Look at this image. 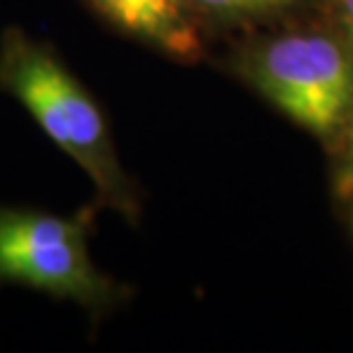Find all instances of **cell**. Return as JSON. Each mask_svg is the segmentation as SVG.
<instances>
[{
	"instance_id": "1",
	"label": "cell",
	"mask_w": 353,
	"mask_h": 353,
	"mask_svg": "<svg viewBox=\"0 0 353 353\" xmlns=\"http://www.w3.org/2000/svg\"><path fill=\"white\" fill-rule=\"evenodd\" d=\"M0 90L34 117L41 131L94 183L99 202L124 218L138 216V197L119 165L108 122L85 85L41 41L10 28L0 37Z\"/></svg>"
},
{
	"instance_id": "2",
	"label": "cell",
	"mask_w": 353,
	"mask_h": 353,
	"mask_svg": "<svg viewBox=\"0 0 353 353\" xmlns=\"http://www.w3.org/2000/svg\"><path fill=\"white\" fill-rule=\"evenodd\" d=\"M94 207L74 216L0 207V285L30 287L99 314L124 296L90 255Z\"/></svg>"
},
{
	"instance_id": "3",
	"label": "cell",
	"mask_w": 353,
	"mask_h": 353,
	"mask_svg": "<svg viewBox=\"0 0 353 353\" xmlns=\"http://www.w3.org/2000/svg\"><path fill=\"white\" fill-rule=\"evenodd\" d=\"M241 74L303 129L326 136L353 103V60L321 34H289L250 51Z\"/></svg>"
},
{
	"instance_id": "4",
	"label": "cell",
	"mask_w": 353,
	"mask_h": 353,
	"mask_svg": "<svg viewBox=\"0 0 353 353\" xmlns=\"http://www.w3.org/2000/svg\"><path fill=\"white\" fill-rule=\"evenodd\" d=\"M97 14L129 37L140 39L176 60L193 62L202 53V39L188 0H88Z\"/></svg>"
},
{
	"instance_id": "5",
	"label": "cell",
	"mask_w": 353,
	"mask_h": 353,
	"mask_svg": "<svg viewBox=\"0 0 353 353\" xmlns=\"http://www.w3.org/2000/svg\"><path fill=\"white\" fill-rule=\"evenodd\" d=\"M188 3L216 17H262L285 10L294 0H188Z\"/></svg>"
},
{
	"instance_id": "6",
	"label": "cell",
	"mask_w": 353,
	"mask_h": 353,
	"mask_svg": "<svg viewBox=\"0 0 353 353\" xmlns=\"http://www.w3.org/2000/svg\"><path fill=\"white\" fill-rule=\"evenodd\" d=\"M340 19L347 32L349 41L353 44V0H340Z\"/></svg>"
},
{
	"instance_id": "7",
	"label": "cell",
	"mask_w": 353,
	"mask_h": 353,
	"mask_svg": "<svg viewBox=\"0 0 353 353\" xmlns=\"http://www.w3.org/2000/svg\"><path fill=\"white\" fill-rule=\"evenodd\" d=\"M349 170H351V176H353V126H351V136H349Z\"/></svg>"
}]
</instances>
